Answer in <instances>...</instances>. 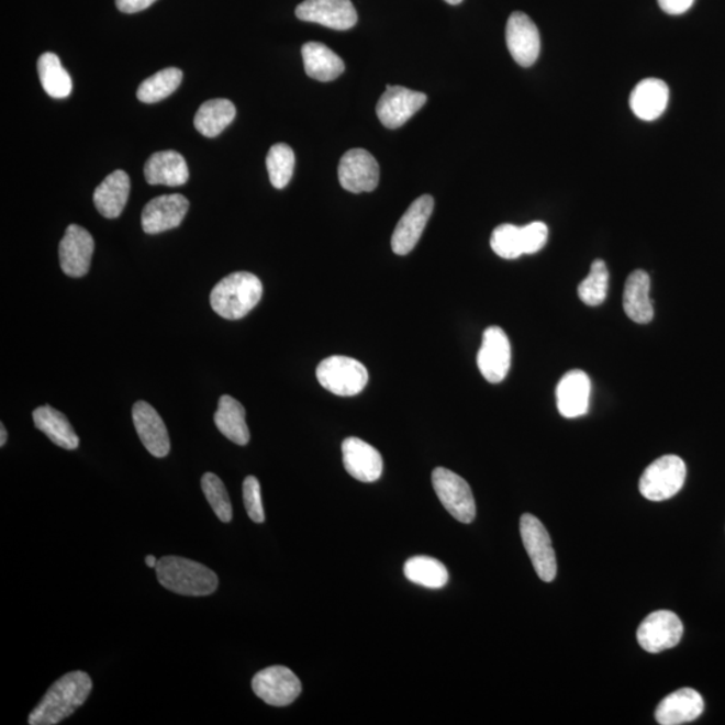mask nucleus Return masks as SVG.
Segmentation results:
<instances>
[{
    "label": "nucleus",
    "instance_id": "1",
    "mask_svg": "<svg viewBox=\"0 0 725 725\" xmlns=\"http://www.w3.org/2000/svg\"><path fill=\"white\" fill-rule=\"evenodd\" d=\"M93 682L88 673L70 672L48 688L44 699L30 713V725L59 724L75 713L92 692Z\"/></svg>",
    "mask_w": 725,
    "mask_h": 725
},
{
    "label": "nucleus",
    "instance_id": "2",
    "mask_svg": "<svg viewBox=\"0 0 725 725\" xmlns=\"http://www.w3.org/2000/svg\"><path fill=\"white\" fill-rule=\"evenodd\" d=\"M156 576L163 588L187 596L213 594L220 584L216 573L209 567L180 556L159 559Z\"/></svg>",
    "mask_w": 725,
    "mask_h": 725
},
{
    "label": "nucleus",
    "instance_id": "3",
    "mask_svg": "<svg viewBox=\"0 0 725 725\" xmlns=\"http://www.w3.org/2000/svg\"><path fill=\"white\" fill-rule=\"evenodd\" d=\"M263 293V282L257 276L237 271L216 283L210 294V304L221 317L239 320L257 306Z\"/></svg>",
    "mask_w": 725,
    "mask_h": 725
},
{
    "label": "nucleus",
    "instance_id": "4",
    "mask_svg": "<svg viewBox=\"0 0 725 725\" xmlns=\"http://www.w3.org/2000/svg\"><path fill=\"white\" fill-rule=\"evenodd\" d=\"M316 377L325 390L338 397L358 395L368 382L367 368L360 361L338 355L320 362Z\"/></svg>",
    "mask_w": 725,
    "mask_h": 725
},
{
    "label": "nucleus",
    "instance_id": "5",
    "mask_svg": "<svg viewBox=\"0 0 725 725\" xmlns=\"http://www.w3.org/2000/svg\"><path fill=\"white\" fill-rule=\"evenodd\" d=\"M685 479V462L673 455L663 456L645 469L639 480V492L650 501H665L681 491Z\"/></svg>",
    "mask_w": 725,
    "mask_h": 725
},
{
    "label": "nucleus",
    "instance_id": "6",
    "mask_svg": "<svg viewBox=\"0 0 725 725\" xmlns=\"http://www.w3.org/2000/svg\"><path fill=\"white\" fill-rule=\"evenodd\" d=\"M432 482L435 493L445 510L459 523L470 524L476 517V501L469 483L449 469L433 470Z\"/></svg>",
    "mask_w": 725,
    "mask_h": 725
},
{
    "label": "nucleus",
    "instance_id": "7",
    "mask_svg": "<svg viewBox=\"0 0 725 725\" xmlns=\"http://www.w3.org/2000/svg\"><path fill=\"white\" fill-rule=\"evenodd\" d=\"M520 534L525 549L543 582H553L558 572L551 537L536 516L525 513L520 518Z\"/></svg>",
    "mask_w": 725,
    "mask_h": 725
},
{
    "label": "nucleus",
    "instance_id": "8",
    "mask_svg": "<svg viewBox=\"0 0 725 725\" xmlns=\"http://www.w3.org/2000/svg\"><path fill=\"white\" fill-rule=\"evenodd\" d=\"M253 692L266 704L287 706L301 694V681L287 667H269L258 672L252 680Z\"/></svg>",
    "mask_w": 725,
    "mask_h": 725
},
{
    "label": "nucleus",
    "instance_id": "9",
    "mask_svg": "<svg viewBox=\"0 0 725 725\" xmlns=\"http://www.w3.org/2000/svg\"><path fill=\"white\" fill-rule=\"evenodd\" d=\"M682 634L684 626L679 616L668 610H658L646 616L639 625L637 639L640 648L657 655L679 645Z\"/></svg>",
    "mask_w": 725,
    "mask_h": 725
},
{
    "label": "nucleus",
    "instance_id": "10",
    "mask_svg": "<svg viewBox=\"0 0 725 725\" xmlns=\"http://www.w3.org/2000/svg\"><path fill=\"white\" fill-rule=\"evenodd\" d=\"M512 350L510 338L500 326H489L483 332L482 344L477 355V366L489 383H500L510 372Z\"/></svg>",
    "mask_w": 725,
    "mask_h": 725
},
{
    "label": "nucleus",
    "instance_id": "11",
    "mask_svg": "<svg viewBox=\"0 0 725 725\" xmlns=\"http://www.w3.org/2000/svg\"><path fill=\"white\" fill-rule=\"evenodd\" d=\"M337 174L343 189L349 192H371L379 185L378 161L366 149L355 148L344 154Z\"/></svg>",
    "mask_w": 725,
    "mask_h": 725
},
{
    "label": "nucleus",
    "instance_id": "12",
    "mask_svg": "<svg viewBox=\"0 0 725 725\" xmlns=\"http://www.w3.org/2000/svg\"><path fill=\"white\" fill-rule=\"evenodd\" d=\"M427 96L403 87L387 85L380 97L377 114L386 129L397 130L406 124L420 109L426 104Z\"/></svg>",
    "mask_w": 725,
    "mask_h": 725
},
{
    "label": "nucleus",
    "instance_id": "13",
    "mask_svg": "<svg viewBox=\"0 0 725 725\" xmlns=\"http://www.w3.org/2000/svg\"><path fill=\"white\" fill-rule=\"evenodd\" d=\"M507 51L523 68H529L539 58L540 34L536 24L524 12H513L506 23Z\"/></svg>",
    "mask_w": 725,
    "mask_h": 725
},
{
    "label": "nucleus",
    "instance_id": "14",
    "mask_svg": "<svg viewBox=\"0 0 725 725\" xmlns=\"http://www.w3.org/2000/svg\"><path fill=\"white\" fill-rule=\"evenodd\" d=\"M295 16L334 30H349L358 22L350 0H304L295 8Z\"/></svg>",
    "mask_w": 725,
    "mask_h": 725
},
{
    "label": "nucleus",
    "instance_id": "15",
    "mask_svg": "<svg viewBox=\"0 0 725 725\" xmlns=\"http://www.w3.org/2000/svg\"><path fill=\"white\" fill-rule=\"evenodd\" d=\"M94 252L92 234L78 225L66 228L63 241L59 242V264L64 274L69 277H83L90 269Z\"/></svg>",
    "mask_w": 725,
    "mask_h": 725
},
{
    "label": "nucleus",
    "instance_id": "16",
    "mask_svg": "<svg viewBox=\"0 0 725 725\" xmlns=\"http://www.w3.org/2000/svg\"><path fill=\"white\" fill-rule=\"evenodd\" d=\"M433 210L434 199L431 196H422L411 203L406 213L398 222L394 234H392V252L398 254V256H406V254L414 249L416 244H419Z\"/></svg>",
    "mask_w": 725,
    "mask_h": 725
},
{
    "label": "nucleus",
    "instance_id": "17",
    "mask_svg": "<svg viewBox=\"0 0 725 725\" xmlns=\"http://www.w3.org/2000/svg\"><path fill=\"white\" fill-rule=\"evenodd\" d=\"M190 203L180 193L153 199L143 210L142 226L147 234H160L180 226Z\"/></svg>",
    "mask_w": 725,
    "mask_h": 725
},
{
    "label": "nucleus",
    "instance_id": "18",
    "mask_svg": "<svg viewBox=\"0 0 725 725\" xmlns=\"http://www.w3.org/2000/svg\"><path fill=\"white\" fill-rule=\"evenodd\" d=\"M343 464L347 473L361 482H375L383 473V458L370 444L356 437L344 439Z\"/></svg>",
    "mask_w": 725,
    "mask_h": 725
},
{
    "label": "nucleus",
    "instance_id": "19",
    "mask_svg": "<svg viewBox=\"0 0 725 725\" xmlns=\"http://www.w3.org/2000/svg\"><path fill=\"white\" fill-rule=\"evenodd\" d=\"M132 419L145 449L157 458L168 456L171 444L159 413L149 403L141 401L133 406Z\"/></svg>",
    "mask_w": 725,
    "mask_h": 725
},
{
    "label": "nucleus",
    "instance_id": "20",
    "mask_svg": "<svg viewBox=\"0 0 725 725\" xmlns=\"http://www.w3.org/2000/svg\"><path fill=\"white\" fill-rule=\"evenodd\" d=\"M591 382L589 375L572 370L565 373L556 387V403L565 419H579L590 408Z\"/></svg>",
    "mask_w": 725,
    "mask_h": 725
},
{
    "label": "nucleus",
    "instance_id": "21",
    "mask_svg": "<svg viewBox=\"0 0 725 725\" xmlns=\"http://www.w3.org/2000/svg\"><path fill=\"white\" fill-rule=\"evenodd\" d=\"M704 711V701L692 688H682L665 698L657 706L656 718L661 725H680L696 721Z\"/></svg>",
    "mask_w": 725,
    "mask_h": 725
},
{
    "label": "nucleus",
    "instance_id": "22",
    "mask_svg": "<svg viewBox=\"0 0 725 725\" xmlns=\"http://www.w3.org/2000/svg\"><path fill=\"white\" fill-rule=\"evenodd\" d=\"M144 177L149 185L183 186L189 181V166L177 150H161L149 156L144 166Z\"/></svg>",
    "mask_w": 725,
    "mask_h": 725
},
{
    "label": "nucleus",
    "instance_id": "23",
    "mask_svg": "<svg viewBox=\"0 0 725 725\" xmlns=\"http://www.w3.org/2000/svg\"><path fill=\"white\" fill-rule=\"evenodd\" d=\"M669 102L668 85L658 78H646L637 83L631 94L634 114L644 121H655L667 111Z\"/></svg>",
    "mask_w": 725,
    "mask_h": 725
},
{
    "label": "nucleus",
    "instance_id": "24",
    "mask_svg": "<svg viewBox=\"0 0 725 725\" xmlns=\"http://www.w3.org/2000/svg\"><path fill=\"white\" fill-rule=\"evenodd\" d=\"M131 181L129 174L123 169L108 175L97 187L93 196L96 209L108 220H114L123 213L126 202H129Z\"/></svg>",
    "mask_w": 725,
    "mask_h": 725
},
{
    "label": "nucleus",
    "instance_id": "25",
    "mask_svg": "<svg viewBox=\"0 0 725 725\" xmlns=\"http://www.w3.org/2000/svg\"><path fill=\"white\" fill-rule=\"evenodd\" d=\"M624 308L627 317L634 323L648 324L655 316V310L650 300V277L644 270L633 271L628 276L625 293Z\"/></svg>",
    "mask_w": 725,
    "mask_h": 725
},
{
    "label": "nucleus",
    "instance_id": "26",
    "mask_svg": "<svg viewBox=\"0 0 725 725\" xmlns=\"http://www.w3.org/2000/svg\"><path fill=\"white\" fill-rule=\"evenodd\" d=\"M301 54L306 76L313 80L330 82L343 75V59L328 46L320 44V42H308L302 46Z\"/></svg>",
    "mask_w": 725,
    "mask_h": 725
},
{
    "label": "nucleus",
    "instance_id": "27",
    "mask_svg": "<svg viewBox=\"0 0 725 725\" xmlns=\"http://www.w3.org/2000/svg\"><path fill=\"white\" fill-rule=\"evenodd\" d=\"M214 422L217 431L232 443L241 446L249 444L250 432L246 425V411L237 399L230 395L221 397Z\"/></svg>",
    "mask_w": 725,
    "mask_h": 725
},
{
    "label": "nucleus",
    "instance_id": "28",
    "mask_svg": "<svg viewBox=\"0 0 725 725\" xmlns=\"http://www.w3.org/2000/svg\"><path fill=\"white\" fill-rule=\"evenodd\" d=\"M33 420L35 427L63 449L75 450L80 445L75 428L60 411L52 406H42L34 410Z\"/></svg>",
    "mask_w": 725,
    "mask_h": 725
},
{
    "label": "nucleus",
    "instance_id": "29",
    "mask_svg": "<svg viewBox=\"0 0 725 725\" xmlns=\"http://www.w3.org/2000/svg\"><path fill=\"white\" fill-rule=\"evenodd\" d=\"M237 114L232 101L216 99L203 102L198 109L193 125L204 137H216L233 123Z\"/></svg>",
    "mask_w": 725,
    "mask_h": 725
},
{
    "label": "nucleus",
    "instance_id": "30",
    "mask_svg": "<svg viewBox=\"0 0 725 725\" xmlns=\"http://www.w3.org/2000/svg\"><path fill=\"white\" fill-rule=\"evenodd\" d=\"M40 80L45 92L53 99L63 100L71 93V78L66 71L57 54L44 53L36 64Z\"/></svg>",
    "mask_w": 725,
    "mask_h": 725
},
{
    "label": "nucleus",
    "instance_id": "31",
    "mask_svg": "<svg viewBox=\"0 0 725 725\" xmlns=\"http://www.w3.org/2000/svg\"><path fill=\"white\" fill-rule=\"evenodd\" d=\"M404 577L427 589H443L449 582V572L439 560L428 556H414L404 564Z\"/></svg>",
    "mask_w": 725,
    "mask_h": 725
},
{
    "label": "nucleus",
    "instance_id": "32",
    "mask_svg": "<svg viewBox=\"0 0 725 725\" xmlns=\"http://www.w3.org/2000/svg\"><path fill=\"white\" fill-rule=\"evenodd\" d=\"M183 80V72L178 68H167L155 72L137 89V99L145 104H155L171 96Z\"/></svg>",
    "mask_w": 725,
    "mask_h": 725
},
{
    "label": "nucleus",
    "instance_id": "33",
    "mask_svg": "<svg viewBox=\"0 0 725 725\" xmlns=\"http://www.w3.org/2000/svg\"><path fill=\"white\" fill-rule=\"evenodd\" d=\"M294 165V153L288 144L271 145L268 156H266V168H268L270 183L275 189H286L293 177Z\"/></svg>",
    "mask_w": 725,
    "mask_h": 725
},
{
    "label": "nucleus",
    "instance_id": "34",
    "mask_svg": "<svg viewBox=\"0 0 725 725\" xmlns=\"http://www.w3.org/2000/svg\"><path fill=\"white\" fill-rule=\"evenodd\" d=\"M609 269L603 259H595L588 277L579 283V299L589 306L603 304L609 292Z\"/></svg>",
    "mask_w": 725,
    "mask_h": 725
},
{
    "label": "nucleus",
    "instance_id": "35",
    "mask_svg": "<svg viewBox=\"0 0 725 725\" xmlns=\"http://www.w3.org/2000/svg\"><path fill=\"white\" fill-rule=\"evenodd\" d=\"M202 491L217 518L222 523L233 520V506L226 491L225 483L214 473H205L202 477Z\"/></svg>",
    "mask_w": 725,
    "mask_h": 725
},
{
    "label": "nucleus",
    "instance_id": "36",
    "mask_svg": "<svg viewBox=\"0 0 725 725\" xmlns=\"http://www.w3.org/2000/svg\"><path fill=\"white\" fill-rule=\"evenodd\" d=\"M491 246L493 252L501 258L516 259L522 257L524 254L522 227L511 225V223H504V225L495 227L492 233Z\"/></svg>",
    "mask_w": 725,
    "mask_h": 725
},
{
    "label": "nucleus",
    "instance_id": "37",
    "mask_svg": "<svg viewBox=\"0 0 725 725\" xmlns=\"http://www.w3.org/2000/svg\"><path fill=\"white\" fill-rule=\"evenodd\" d=\"M242 491H244V503L247 515H249L254 523H264L265 511L261 498V486H259L257 477L247 476Z\"/></svg>",
    "mask_w": 725,
    "mask_h": 725
},
{
    "label": "nucleus",
    "instance_id": "38",
    "mask_svg": "<svg viewBox=\"0 0 725 725\" xmlns=\"http://www.w3.org/2000/svg\"><path fill=\"white\" fill-rule=\"evenodd\" d=\"M522 241L524 254H535L546 246L548 241V227L543 222H532L522 227Z\"/></svg>",
    "mask_w": 725,
    "mask_h": 725
},
{
    "label": "nucleus",
    "instance_id": "39",
    "mask_svg": "<svg viewBox=\"0 0 725 725\" xmlns=\"http://www.w3.org/2000/svg\"><path fill=\"white\" fill-rule=\"evenodd\" d=\"M693 3L694 0H658L661 10L669 15L684 14V12L692 8Z\"/></svg>",
    "mask_w": 725,
    "mask_h": 725
},
{
    "label": "nucleus",
    "instance_id": "40",
    "mask_svg": "<svg viewBox=\"0 0 725 725\" xmlns=\"http://www.w3.org/2000/svg\"><path fill=\"white\" fill-rule=\"evenodd\" d=\"M155 2L156 0H116V5L124 14H135V12L148 9Z\"/></svg>",
    "mask_w": 725,
    "mask_h": 725
},
{
    "label": "nucleus",
    "instance_id": "41",
    "mask_svg": "<svg viewBox=\"0 0 725 725\" xmlns=\"http://www.w3.org/2000/svg\"><path fill=\"white\" fill-rule=\"evenodd\" d=\"M0 434H2V435H0V446L3 447L5 445V443H8V432H5V427H4L3 423H2V425H0Z\"/></svg>",
    "mask_w": 725,
    "mask_h": 725
},
{
    "label": "nucleus",
    "instance_id": "42",
    "mask_svg": "<svg viewBox=\"0 0 725 725\" xmlns=\"http://www.w3.org/2000/svg\"><path fill=\"white\" fill-rule=\"evenodd\" d=\"M157 561L159 560H157L153 555H148L147 558H145V565H147L150 568H156Z\"/></svg>",
    "mask_w": 725,
    "mask_h": 725
},
{
    "label": "nucleus",
    "instance_id": "43",
    "mask_svg": "<svg viewBox=\"0 0 725 725\" xmlns=\"http://www.w3.org/2000/svg\"><path fill=\"white\" fill-rule=\"evenodd\" d=\"M446 3L456 5L462 2V0H445Z\"/></svg>",
    "mask_w": 725,
    "mask_h": 725
}]
</instances>
